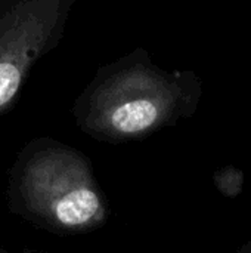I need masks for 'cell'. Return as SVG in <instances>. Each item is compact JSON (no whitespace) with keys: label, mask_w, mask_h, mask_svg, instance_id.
<instances>
[{"label":"cell","mask_w":251,"mask_h":253,"mask_svg":"<svg viewBox=\"0 0 251 253\" xmlns=\"http://www.w3.org/2000/svg\"><path fill=\"white\" fill-rule=\"evenodd\" d=\"M12 212L59 234L96 230L108 218L107 199L90 162L53 139L31 141L10 170Z\"/></svg>","instance_id":"cell-1"},{"label":"cell","mask_w":251,"mask_h":253,"mask_svg":"<svg viewBox=\"0 0 251 253\" xmlns=\"http://www.w3.org/2000/svg\"><path fill=\"white\" fill-rule=\"evenodd\" d=\"M141 55L135 50L98 70L72 107L83 132L105 142H123L157 126L163 111Z\"/></svg>","instance_id":"cell-2"},{"label":"cell","mask_w":251,"mask_h":253,"mask_svg":"<svg viewBox=\"0 0 251 253\" xmlns=\"http://www.w3.org/2000/svg\"><path fill=\"white\" fill-rule=\"evenodd\" d=\"M74 0H0V114L31 67L58 46Z\"/></svg>","instance_id":"cell-3"}]
</instances>
